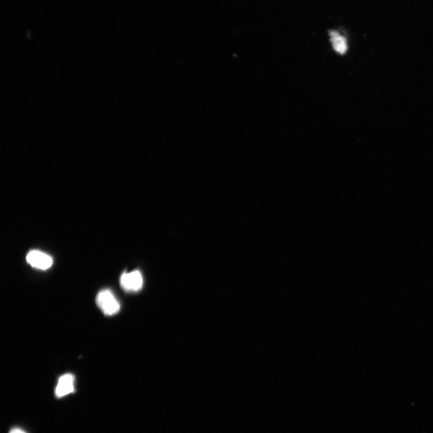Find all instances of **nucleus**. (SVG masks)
Segmentation results:
<instances>
[{
    "label": "nucleus",
    "instance_id": "obj_3",
    "mask_svg": "<svg viewBox=\"0 0 433 433\" xmlns=\"http://www.w3.org/2000/svg\"><path fill=\"white\" fill-rule=\"evenodd\" d=\"M27 261L34 268L43 270L50 268L53 262L49 254L39 250L30 251L27 254Z\"/></svg>",
    "mask_w": 433,
    "mask_h": 433
},
{
    "label": "nucleus",
    "instance_id": "obj_5",
    "mask_svg": "<svg viewBox=\"0 0 433 433\" xmlns=\"http://www.w3.org/2000/svg\"><path fill=\"white\" fill-rule=\"evenodd\" d=\"M329 34L334 50L337 53L345 54L348 48L345 37L336 31H331Z\"/></svg>",
    "mask_w": 433,
    "mask_h": 433
},
{
    "label": "nucleus",
    "instance_id": "obj_6",
    "mask_svg": "<svg viewBox=\"0 0 433 433\" xmlns=\"http://www.w3.org/2000/svg\"><path fill=\"white\" fill-rule=\"evenodd\" d=\"M9 433H26L24 431L22 430V429L18 428H15L11 429V431Z\"/></svg>",
    "mask_w": 433,
    "mask_h": 433
},
{
    "label": "nucleus",
    "instance_id": "obj_2",
    "mask_svg": "<svg viewBox=\"0 0 433 433\" xmlns=\"http://www.w3.org/2000/svg\"><path fill=\"white\" fill-rule=\"evenodd\" d=\"M143 278L139 271L123 273L120 278V285L126 291H138L143 286Z\"/></svg>",
    "mask_w": 433,
    "mask_h": 433
},
{
    "label": "nucleus",
    "instance_id": "obj_4",
    "mask_svg": "<svg viewBox=\"0 0 433 433\" xmlns=\"http://www.w3.org/2000/svg\"><path fill=\"white\" fill-rule=\"evenodd\" d=\"M75 377L71 374H66L62 375L59 378L58 384L56 388V396L58 398H62L74 393Z\"/></svg>",
    "mask_w": 433,
    "mask_h": 433
},
{
    "label": "nucleus",
    "instance_id": "obj_1",
    "mask_svg": "<svg viewBox=\"0 0 433 433\" xmlns=\"http://www.w3.org/2000/svg\"><path fill=\"white\" fill-rule=\"evenodd\" d=\"M96 300L98 307L107 316H112L120 311L119 302L109 289H104L99 292Z\"/></svg>",
    "mask_w": 433,
    "mask_h": 433
}]
</instances>
